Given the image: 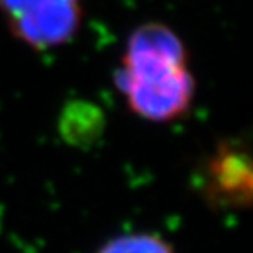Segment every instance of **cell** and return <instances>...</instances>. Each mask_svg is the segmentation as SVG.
Masks as SVG:
<instances>
[{
    "instance_id": "1",
    "label": "cell",
    "mask_w": 253,
    "mask_h": 253,
    "mask_svg": "<svg viewBox=\"0 0 253 253\" xmlns=\"http://www.w3.org/2000/svg\"><path fill=\"white\" fill-rule=\"evenodd\" d=\"M118 83L132 109L150 120L183 113L194 91L179 39L155 25L130 37Z\"/></svg>"
},
{
    "instance_id": "2",
    "label": "cell",
    "mask_w": 253,
    "mask_h": 253,
    "mask_svg": "<svg viewBox=\"0 0 253 253\" xmlns=\"http://www.w3.org/2000/svg\"><path fill=\"white\" fill-rule=\"evenodd\" d=\"M218 181L227 192H239L250 188V169L241 166V158L237 155H225L216 166Z\"/></svg>"
},
{
    "instance_id": "3",
    "label": "cell",
    "mask_w": 253,
    "mask_h": 253,
    "mask_svg": "<svg viewBox=\"0 0 253 253\" xmlns=\"http://www.w3.org/2000/svg\"><path fill=\"white\" fill-rule=\"evenodd\" d=\"M100 253H172L170 248L158 237L126 236L106 245Z\"/></svg>"
}]
</instances>
